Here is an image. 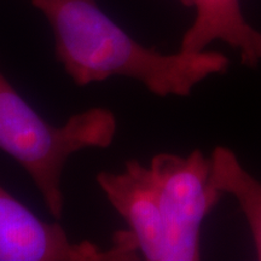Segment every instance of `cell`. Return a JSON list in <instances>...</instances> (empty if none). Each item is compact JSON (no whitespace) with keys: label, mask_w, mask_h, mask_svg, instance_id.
<instances>
[{"label":"cell","mask_w":261,"mask_h":261,"mask_svg":"<svg viewBox=\"0 0 261 261\" xmlns=\"http://www.w3.org/2000/svg\"><path fill=\"white\" fill-rule=\"evenodd\" d=\"M211 178L223 195L240 205L252 232L257 260H261V181L250 174L226 146H217L211 155Z\"/></svg>","instance_id":"obj_7"},{"label":"cell","mask_w":261,"mask_h":261,"mask_svg":"<svg viewBox=\"0 0 261 261\" xmlns=\"http://www.w3.org/2000/svg\"><path fill=\"white\" fill-rule=\"evenodd\" d=\"M261 61V32L256 31L255 28L250 29L249 34V51L244 64L249 67H255Z\"/></svg>","instance_id":"obj_8"},{"label":"cell","mask_w":261,"mask_h":261,"mask_svg":"<svg viewBox=\"0 0 261 261\" xmlns=\"http://www.w3.org/2000/svg\"><path fill=\"white\" fill-rule=\"evenodd\" d=\"M139 255L129 230L117 231L107 249L71 242L60 224L40 219L0 185V261H133Z\"/></svg>","instance_id":"obj_4"},{"label":"cell","mask_w":261,"mask_h":261,"mask_svg":"<svg viewBox=\"0 0 261 261\" xmlns=\"http://www.w3.org/2000/svg\"><path fill=\"white\" fill-rule=\"evenodd\" d=\"M195 9L192 24L182 35L180 48L187 52L207 50L212 42L224 41L240 51L242 62L249 51L252 25L244 18L241 0H179Z\"/></svg>","instance_id":"obj_6"},{"label":"cell","mask_w":261,"mask_h":261,"mask_svg":"<svg viewBox=\"0 0 261 261\" xmlns=\"http://www.w3.org/2000/svg\"><path fill=\"white\" fill-rule=\"evenodd\" d=\"M116 130V116L106 108L74 114L62 126L51 125L0 71V150L28 173L56 219L63 215L61 184L68 159L85 149L108 148Z\"/></svg>","instance_id":"obj_2"},{"label":"cell","mask_w":261,"mask_h":261,"mask_svg":"<svg viewBox=\"0 0 261 261\" xmlns=\"http://www.w3.org/2000/svg\"><path fill=\"white\" fill-rule=\"evenodd\" d=\"M149 167L167 227V261L200 260L202 225L223 196L212 182L210 158L198 149L185 156L161 152Z\"/></svg>","instance_id":"obj_3"},{"label":"cell","mask_w":261,"mask_h":261,"mask_svg":"<svg viewBox=\"0 0 261 261\" xmlns=\"http://www.w3.org/2000/svg\"><path fill=\"white\" fill-rule=\"evenodd\" d=\"M29 2L50 23L56 58L77 86L122 76L156 96L187 97L230 67V60L218 51L163 54L144 46L108 17L97 0Z\"/></svg>","instance_id":"obj_1"},{"label":"cell","mask_w":261,"mask_h":261,"mask_svg":"<svg viewBox=\"0 0 261 261\" xmlns=\"http://www.w3.org/2000/svg\"><path fill=\"white\" fill-rule=\"evenodd\" d=\"M97 182L128 225L140 255L149 261H167V227L149 166L128 160L122 172L98 173Z\"/></svg>","instance_id":"obj_5"}]
</instances>
